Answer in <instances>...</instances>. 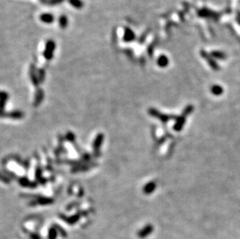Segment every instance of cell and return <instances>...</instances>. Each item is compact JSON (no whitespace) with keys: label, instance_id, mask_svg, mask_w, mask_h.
<instances>
[{"label":"cell","instance_id":"3","mask_svg":"<svg viewBox=\"0 0 240 239\" xmlns=\"http://www.w3.org/2000/svg\"><path fill=\"white\" fill-rule=\"evenodd\" d=\"M54 19V16L51 13H44L40 16V20L45 24H51Z\"/></svg>","mask_w":240,"mask_h":239},{"label":"cell","instance_id":"7","mask_svg":"<svg viewBox=\"0 0 240 239\" xmlns=\"http://www.w3.org/2000/svg\"><path fill=\"white\" fill-rule=\"evenodd\" d=\"M155 183H154V182L148 183L145 186V192H146V193H150V192H152V191L155 189Z\"/></svg>","mask_w":240,"mask_h":239},{"label":"cell","instance_id":"10","mask_svg":"<svg viewBox=\"0 0 240 239\" xmlns=\"http://www.w3.org/2000/svg\"><path fill=\"white\" fill-rule=\"evenodd\" d=\"M212 92H213L214 94L215 95H220L221 93L222 92V89L221 87L218 86V85H215L212 88Z\"/></svg>","mask_w":240,"mask_h":239},{"label":"cell","instance_id":"2","mask_svg":"<svg viewBox=\"0 0 240 239\" xmlns=\"http://www.w3.org/2000/svg\"><path fill=\"white\" fill-rule=\"evenodd\" d=\"M153 226L152 224H147L145 225L143 228L140 230L138 233V236H139L140 238H145L146 237H148V235H150L151 234L153 231Z\"/></svg>","mask_w":240,"mask_h":239},{"label":"cell","instance_id":"11","mask_svg":"<svg viewBox=\"0 0 240 239\" xmlns=\"http://www.w3.org/2000/svg\"><path fill=\"white\" fill-rule=\"evenodd\" d=\"M167 62H168V61H167L166 58L162 57L159 58V62H158V64H159V65H161V66H165V65H166Z\"/></svg>","mask_w":240,"mask_h":239},{"label":"cell","instance_id":"8","mask_svg":"<svg viewBox=\"0 0 240 239\" xmlns=\"http://www.w3.org/2000/svg\"><path fill=\"white\" fill-rule=\"evenodd\" d=\"M184 122H185V119L184 117H180V119L178 121V122L176 124L175 127H174V129L176 130H180L182 129V127L184 125Z\"/></svg>","mask_w":240,"mask_h":239},{"label":"cell","instance_id":"9","mask_svg":"<svg viewBox=\"0 0 240 239\" xmlns=\"http://www.w3.org/2000/svg\"><path fill=\"white\" fill-rule=\"evenodd\" d=\"M58 232L55 228H51L48 231V239H56Z\"/></svg>","mask_w":240,"mask_h":239},{"label":"cell","instance_id":"6","mask_svg":"<svg viewBox=\"0 0 240 239\" xmlns=\"http://www.w3.org/2000/svg\"><path fill=\"white\" fill-rule=\"evenodd\" d=\"M134 38V34L133 32L131 30H126L124 34V40L126 41H131L132 40V39Z\"/></svg>","mask_w":240,"mask_h":239},{"label":"cell","instance_id":"5","mask_svg":"<svg viewBox=\"0 0 240 239\" xmlns=\"http://www.w3.org/2000/svg\"><path fill=\"white\" fill-rule=\"evenodd\" d=\"M68 18L65 16H62L59 18V25H60L61 28H65L68 25Z\"/></svg>","mask_w":240,"mask_h":239},{"label":"cell","instance_id":"1","mask_svg":"<svg viewBox=\"0 0 240 239\" xmlns=\"http://www.w3.org/2000/svg\"><path fill=\"white\" fill-rule=\"evenodd\" d=\"M55 48V43L53 40H49L48 41L47 44H46V47H45L44 53V55L46 58L47 60H51L53 57V52Z\"/></svg>","mask_w":240,"mask_h":239},{"label":"cell","instance_id":"12","mask_svg":"<svg viewBox=\"0 0 240 239\" xmlns=\"http://www.w3.org/2000/svg\"><path fill=\"white\" fill-rule=\"evenodd\" d=\"M62 1H63V0H51L50 4H51V5H55V4L60 3V2H62Z\"/></svg>","mask_w":240,"mask_h":239},{"label":"cell","instance_id":"4","mask_svg":"<svg viewBox=\"0 0 240 239\" xmlns=\"http://www.w3.org/2000/svg\"><path fill=\"white\" fill-rule=\"evenodd\" d=\"M69 3L76 9H81L84 5L82 0H69Z\"/></svg>","mask_w":240,"mask_h":239},{"label":"cell","instance_id":"13","mask_svg":"<svg viewBox=\"0 0 240 239\" xmlns=\"http://www.w3.org/2000/svg\"><path fill=\"white\" fill-rule=\"evenodd\" d=\"M30 238L31 239H41L38 234H31V236H30Z\"/></svg>","mask_w":240,"mask_h":239}]
</instances>
